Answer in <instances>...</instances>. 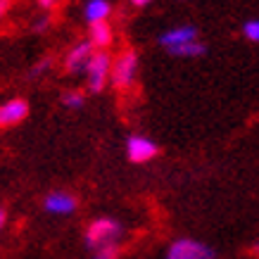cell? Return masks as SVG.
<instances>
[{
    "label": "cell",
    "instance_id": "obj_13",
    "mask_svg": "<svg viewBox=\"0 0 259 259\" xmlns=\"http://www.w3.org/2000/svg\"><path fill=\"white\" fill-rule=\"evenodd\" d=\"M53 64H55V57H43V60H38V62L29 69V79H40V76H46L48 71L53 69Z\"/></svg>",
    "mask_w": 259,
    "mask_h": 259
},
{
    "label": "cell",
    "instance_id": "obj_11",
    "mask_svg": "<svg viewBox=\"0 0 259 259\" xmlns=\"http://www.w3.org/2000/svg\"><path fill=\"white\" fill-rule=\"evenodd\" d=\"M110 15H112L110 0H86V5H83V17H86L88 24L107 22Z\"/></svg>",
    "mask_w": 259,
    "mask_h": 259
},
{
    "label": "cell",
    "instance_id": "obj_8",
    "mask_svg": "<svg viewBox=\"0 0 259 259\" xmlns=\"http://www.w3.org/2000/svg\"><path fill=\"white\" fill-rule=\"evenodd\" d=\"M29 114V102L24 98H12V100L0 105V128H10V126L22 124Z\"/></svg>",
    "mask_w": 259,
    "mask_h": 259
},
{
    "label": "cell",
    "instance_id": "obj_19",
    "mask_svg": "<svg viewBox=\"0 0 259 259\" xmlns=\"http://www.w3.org/2000/svg\"><path fill=\"white\" fill-rule=\"evenodd\" d=\"M5 224H8V212H5V209L0 207V231L5 228Z\"/></svg>",
    "mask_w": 259,
    "mask_h": 259
},
{
    "label": "cell",
    "instance_id": "obj_9",
    "mask_svg": "<svg viewBox=\"0 0 259 259\" xmlns=\"http://www.w3.org/2000/svg\"><path fill=\"white\" fill-rule=\"evenodd\" d=\"M43 207L46 212L50 214H71L76 209V197L71 193H64V190H55V193H48L46 200H43Z\"/></svg>",
    "mask_w": 259,
    "mask_h": 259
},
{
    "label": "cell",
    "instance_id": "obj_5",
    "mask_svg": "<svg viewBox=\"0 0 259 259\" xmlns=\"http://www.w3.org/2000/svg\"><path fill=\"white\" fill-rule=\"evenodd\" d=\"M164 259H214V250L200 240H193V238H179L166 250Z\"/></svg>",
    "mask_w": 259,
    "mask_h": 259
},
{
    "label": "cell",
    "instance_id": "obj_6",
    "mask_svg": "<svg viewBox=\"0 0 259 259\" xmlns=\"http://www.w3.org/2000/svg\"><path fill=\"white\" fill-rule=\"evenodd\" d=\"M157 143L150 141L148 136H128L126 138V157L131 159V162H136V164H145V162H150V159L157 157Z\"/></svg>",
    "mask_w": 259,
    "mask_h": 259
},
{
    "label": "cell",
    "instance_id": "obj_14",
    "mask_svg": "<svg viewBox=\"0 0 259 259\" xmlns=\"http://www.w3.org/2000/svg\"><path fill=\"white\" fill-rule=\"evenodd\" d=\"M243 38L250 40V43H259V22L257 19H247V22L243 24Z\"/></svg>",
    "mask_w": 259,
    "mask_h": 259
},
{
    "label": "cell",
    "instance_id": "obj_20",
    "mask_svg": "<svg viewBox=\"0 0 259 259\" xmlns=\"http://www.w3.org/2000/svg\"><path fill=\"white\" fill-rule=\"evenodd\" d=\"M150 3H152V0H131V5H134V8H148Z\"/></svg>",
    "mask_w": 259,
    "mask_h": 259
},
{
    "label": "cell",
    "instance_id": "obj_17",
    "mask_svg": "<svg viewBox=\"0 0 259 259\" xmlns=\"http://www.w3.org/2000/svg\"><path fill=\"white\" fill-rule=\"evenodd\" d=\"M10 8H12V0H0V19H5V17H8Z\"/></svg>",
    "mask_w": 259,
    "mask_h": 259
},
{
    "label": "cell",
    "instance_id": "obj_7",
    "mask_svg": "<svg viewBox=\"0 0 259 259\" xmlns=\"http://www.w3.org/2000/svg\"><path fill=\"white\" fill-rule=\"evenodd\" d=\"M91 55H93V46L88 43V40H79V43H74V46L67 50V55H64V71L67 74H83V69H86L88 60H91Z\"/></svg>",
    "mask_w": 259,
    "mask_h": 259
},
{
    "label": "cell",
    "instance_id": "obj_1",
    "mask_svg": "<svg viewBox=\"0 0 259 259\" xmlns=\"http://www.w3.org/2000/svg\"><path fill=\"white\" fill-rule=\"evenodd\" d=\"M121 233H124V228H121V224L117 219L102 217V219H95L88 224L86 245L95 252L107 250V247H117V240L121 238Z\"/></svg>",
    "mask_w": 259,
    "mask_h": 259
},
{
    "label": "cell",
    "instance_id": "obj_4",
    "mask_svg": "<svg viewBox=\"0 0 259 259\" xmlns=\"http://www.w3.org/2000/svg\"><path fill=\"white\" fill-rule=\"evenodd\" d=\"M197 38H200L197 26H193V24H179V26H171V29H166V31L159 33L157 43L164 48L169 55H174L179 48L188 46V43H193V40H197Z\"/></svg>",
    "mask_w": 259,
    "mask_h": 259
},
{
    "label": "cell",
    "instance_id": "obj_16",
    "mask_svg": "<svg viewBox=\"0 0 259 259\" xmlns=\"http://www.w3.org/2000/svg\"><path fill=\"white\" fill-rule=\"evenodd\" d=\"M93 259H117V247H107V250H100Z\"/></svg>",
    "mask_w": 259,
    "mask_h": 259
},
{
    "label": "cell",
    "instance_id": "obj_3",
    "mask_svg": "<svg viewBox=\"0 0 259 259\" xmlns=\"http://www.w3.org/2000/svg\"><path fill=\"white\" fill-rule=\"evenodd\" d=\"M110 67H112V55L110 50H93V55L88 60L86 69V88L91 93H102L110 86Z\"/></svg>",
    "mask_w": 259,
    "mask_h": 259
},
{
    "label": "cell",
    "instance_id": "obj_18",
    "mask_svg": "<svg viewBox=\"0 0 259 259\" xmlns=\"http://www.w3.org/2000/svg\"><path fill=\"white\" fill-rule=\"evenodd\" d=\"M38 5H40V8H43V10H46V12H48V10H53V8H55V5H57V0H38Z\"/></svg>",
    "mask_w": 259,
    "mask_h": 259
},
{
    "label": "cell",
    "instance_id": "obj_12",
    "mask_svg": "<svg viewBox=\"0 0 259 259\" xmlns=\"http://www.w3.org/2000/svg\"><path fill=\"white\" fill-rule=\"evenodd\" d=\"M62 105L67 107V110H81L83 105H86V95H83V91H64L62 93Z\"/></svg>",
    "mask_w": 259,
    "mask_h": 259
},
{
    "label": "cell",
    "instance_id": "obj_2",
    "mask_svg": "<svg viewBox=\"0 0 259 259\" xmlns=\"http://www.w3.org/2000/svg\"><path fill=\"white\" fill-rule=\"evenodd\" d=\"M138 76V53L134 48H126L119 55H112L110 67V86L117 91H128Z\"/></svg>",
    "mask_w": 259,
    "mask_h": 259
},
{
    "label": "cell",
    "instance_id": "obj_15",
    "mask_svg": "<svg viewBox=\"0 0 259 259\" xmlns=\"http://www.w3.org/2000/svg\"><path fill=\"white\" fill-rule=\"evenodd\" d=\"M50 24H53V22H50V15L46 12V15L36 17V22L31 24V31L33 33H43V31H48V29H50Z\"/></svg>",
    "mask_w": 259,
    "mask_h": 259
},
{
    "label": "cell",
    "instance_id": "obj_10",
    "mask_svg": "<svg viewBox=\"0 0 259 259\" xmlns=\"http://www.w3.org/2000/svg\"><path fill=\"white\" fill-rule=\"evenodd\" d=\"M88 43L93 46V50H107L114 40V31H112L110 22H95L88 24Z\"/></svg>",
    "mask_w": 259,
    "mask_h": 259
}]
</instances>
